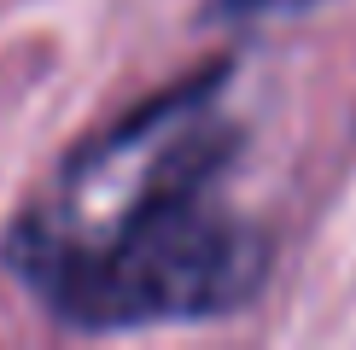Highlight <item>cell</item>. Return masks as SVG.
<instances>
[{"instance_id": "1", "label": "cell", "mask_w": 356, "mask_h": 350, "mask_svg": "<svg viewBox=\"0 0 356 350\" xmlns=\"http://www.w3.org/2000/svg\"><path fill=\"white\" fill-rule=\"evenodd\" d=\"M222 65L82 146L53 204L6 240L18 281L82 333L234 315L269 281V240L222 204L240 128Z\"/></svg>"}, {"instance_id": "2", "label": "cell", "mask_w": 356, "mask_h": 350, "mask_svg": "<svg viewBox=\"0 0 356 350\" xmlns=\"http://www.w3.org/2000/svg\"><path fill=\"white\" fill-rule=\"evenodd\" d=\"M309 6H321V0H211V12L216 18H286V12H309Z\"/></svg>"}]
</instances>
